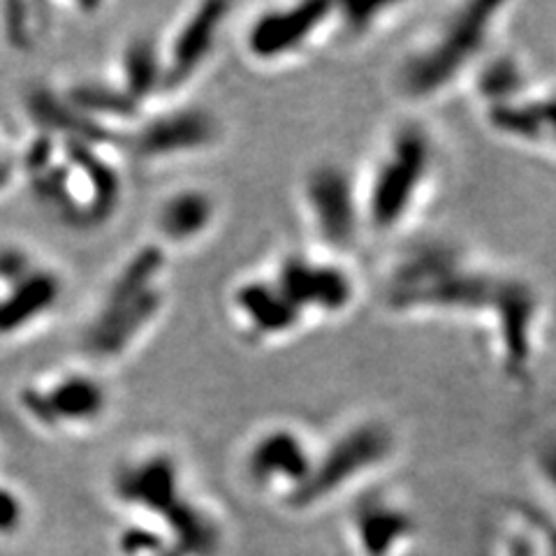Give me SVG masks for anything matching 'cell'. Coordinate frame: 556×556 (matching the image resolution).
<instances>
[{
    "mask_svg": "<svg viewBox=\"0 0 556 556\" xmlns=\"http://www.w3.org/2000/svg\"><path fill=\"white\" fill-rule=\"evenodd\" d=\"M306 206L318 235L337 249L355 243L359 208L348 174L337 165H320L306 179Z\"/></svg>",
    "mask_w": 556,
    "mask_h": 556,
    "instance_id": "cell-3",
    "label": "cell"
},
{
    "mask_svg": "<svg viewBox=\"0 0 556 556\" xmlns=\"http://www.w3.org/2000/svg\"><path fill=\"white\" fill-rule=\"evenodd\" d=\"M214 204L204 193L198 190H184V193L169 198L159 216V225L165 235V239L181 243L186 239L200 237L206 225L212 223Z\"/></svg>",
    "mask_w": 556,
    "mask_h": 556,
    "instance_id": "cell-11",
    "label": "cell"
},
{
    "mask_svg": "<svg viewBox=\"0 0 556 556\" xmlns=\"http://www.w3.org/2000/svg\"><path fill=\"white\" fill-rule=\"evenodd\" d=\"M431 139L417 126L399 130L376 167L364 216L376 230H394L425 188L431 167Z\"/></svg>",
    "mask_w": 556,
    "mask_h": 556,
    "instance_id": "cell-2",
    "label": "cell"
},
{
    "mask_svg": "<svg viewBox=\"0 0 556 556\" xmlns=\"http://www.w3.org/2000/svg\"><path fill=\"white\" fill-rule=\"evenodd\" d=\"M498 12L496 3H473L450 16L437 38L399 67V91L410 100H427L447 89L484 49Z\"/></svg>",
    "mask_w": 556,
    "mask_h": 556,
    "instance_id": "cell-1",
    "label": "cell"
},
{
    "mask_svg": "<svg viewBox=\"0 0 556 556\" xmlns=\"http://www.w3.org/2000/svg\"><path fill=\"white\" fill-rule=\"evenodd\" d=\"M225 12H228L225 5H204L198 14L190 16V22L184 24L177 42L172 47V61L163 75L165 81L169 79L172 84H179L188 79L212 54Z\"/></svg>",
    "mask_w": 556,
    "mask_h": 556,
    "instance_id": "cell-8",
    "label": "cell"
},
{
    "mask_svg": "<svg viewBox=\"0 0 556 556\" xmlns=\"http://www.w3.org/2000/svg\"><path fill=\"white\" fill-rule=\"evenodd\" d=\"M45 404L49 406L45 410L51 422L89 425L102 415L104 394L93 378L67 376L51 386V392L45 396Z\"/></svg>",
    "mask_w": 556,
    "mask_h": 556,
    "instance_id": "cell-10",
    "label": "cell"
},
{
    "mask_svg": "<svg viewBox=\"0 0 556 556\" xmlns=\"http://www.w3.org/2000/svg\"><path fill=\"white\" fill-rule=\"evenodd\" d=\"M490 118L503 135L529 144H547L556 151V93L538 100L492 104Z\"/></svg>",
    "mask_w": 556,
    "mask_h": 556,
    "instance_id": "cell-7",
    "label": "cell"
},
{
    "mask_svg": "<svg viewBox=\"0 0 556 556\" xmlns=\"http://www.w3.org/2000/svg\"><path fill=\"white\" fill-rule=\"evenodd\" d=\"M251 462L257 473L298 471L300 464H306V450L298 433L276 429L255 445Z\"/></svg>",
    "mask_w": 556,
    "mask_h": 556,
    "instance_id": "cell-12",
    "label": "cell"
},
{
    "mask_svg": "<svg viewBox=\"0 0 556 556\" xmlns=\"http://www.w3.org/2000/svg\"><path fill=\"white\" fill-rule=\"evenodd\" d=\"M216 135V124L202 112H186L177 116L161 118L159 124L139 142V151L144 155H169L177 151L200 149L212 142Z\"/></svg>",
    "mask_w": 556,
    "mask_h": 556,
    "instance_id": "cell-9",
    "label": "cell"
},
{
    "mask_svg": "<svg viewBox=\"0 0 556 556\" xmlns=\"http://www.w3.org/2000/svg\"><path fill=\"white\" fill-rule=\"evenodd\" d=\"M274 281L302 313L316 308L323 313L343 311L353 302V281L343 269L308 257L292 255L278 269Z\"/></svg>",
    "mask_w": 556,
    "mask_h": 556,
    "instance_id": "cell-5",
    "label": "cell"
},
{
    "mask_svg": "<svg viewBox=\"0 0 556 556\" xmlns=\"http://www.w3.org/2000/svg\"><path fill=\"white\" fill-rule=\"evenodd\" d=\"M332 5L304 3L274 8L260 14L249 28V51L257 61H278L292 56L308 45L311 35L327 22Z\"/></svg>",
    "mask_w": 556,
    "mask_h": 556,
    "instance_id": "cell-4",
    "label": "cell"
},
{
    "mask_svg": "<svg viewBox=\"0 0 556 556\" xmlns=\"http://www.w3.org/2000/svg\"><path fill=\"white\" fill-rule=\"evenodd\" d=\"M235 308L257 337H281L300 325L304 313L290 302L276 281H249L239 286Z\"/></svg>",
    "mask_w": 556,
    "mask_h": 556,
    "instance_id": "cell-6",
    "label": "cell"
}]
</instances>
